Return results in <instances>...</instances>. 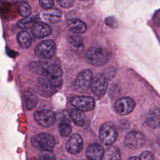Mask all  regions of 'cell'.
<instances>
[{
	"instance_id": "7402d4cb",
	"label": "cell",
	"mask_w": 160,
	"mask_h": 160,
	"mask_svg": "<svg viewBox=\"0 0 160 160\" xmlns=\"http://www.w3.org/2000/svg\"><path fill=\"white\" fill-rule=\"evenodd\" d=\"M68 42L71 48L77 51L82 52L84 50L83 40L79 36L72 35L68 37Z\"/></svg>"
},
{
	"instance_id": "ffe728a7",
	"label": "cell",
	"mask_w": 160,
	"mask_h": 160,
	"mask_svg": "<svg viewBox=\"0 0 160 160\" xmlns=\"http://www.w3.org/2000/svg\"><path fill=\"white\" fill-rule=\"evenodd\" d=\"M44 19L49 22L54 23L58 22L61 18V12L56 8H51L45 10L42 13Z\"/></svg>"
},
{
	"instance_id": "44dd1931",
	"label": "cell",
	"mask_w": 160,
	"mask_h": 160,
	"mask_svg": "<svg viewBox=\"0 0 160 160\" xmlns=\"http://www.w3.org/2000/svg\"><path fill=\"white\" fill-rule=\"evenodd\" d=\"M101 160H121L119 149L116 146H110L104 152Z\"/></svg>"
},
{
	"instance_id": "277c9868",
	"label": "cell",
	"mask_w": 160,
	"mask_h": 160,
	"mask_svg": "<svg viewBox=\"0 0 160 160\" xmlns=\"http://www.w3.org/2000/svg\"><path fill=\"white\" fill-rule=\"evenodd\" d=\"M92 73L89 69H84L81 71L76 76L74 88L76 91L79 92L86 91L91 86L92 80Z\"/></svg>"
},
{
	"instance_id": "5bb4252c",
	"label": "cell",
	"mask_w": 160,
	"mask_h": 160,
	"mask_svg": "<svg viewBox=\"0 0 160 160\" xmlns=\"http://www.w3.org/2000/svg\"><path fill=\"white\" fill-rule=\"evenodd\" d=\"M104 149L98 143L91 144L86 150V156L88 160H101L104 154Z\"/></svg>"
},
{
	"instance_id": "d6a6232c",
	"label": "cell",
	"mask_w": 160,
	"mask_h": 160,
	"mask_svg": "<svg viewBox=\"0 0 160 160\" xmlns=\"http://www.w3.org/2000/svg\"><path fill=\"white\" fill-rule=\"evenodd\" d=\"M128 160H140V158L136 156H132V157H131L129 159H128Z\"/></svg>"
},
{
	"instance_id": "8fae6325",
	"label": "cell",
	"mask_w": 160,
	"mask_h": 160,
	"mask_svg": "<svg viewBox=\"0 0 160 160\" xmlns=\"http://www.w3.org/2000/svg\"><path fill=\"white\" fill-rule=\"evenodd\" d=\"M83 146V141L81 136L78 134H73L68 139L66 144V148L68 152L72 154L79 153Z\"/></svg>"
},
{
	"instance_id": "52a82bcc",
	"label": "cell",
	"mask_w": 160,
	"mask_h": 160,
	"mask_svg": "<svg viewBox=\"0 0 160 160\" xmlns=\"http://www.w3.org/2000/svg\"><path fill=\"white\" fill-rule=\"evenodd\" d=\"M71 102L76 109L82 112L93 109L95 105L94 99L92 97L87 96H74L71 99Z\"/></svg>"
},
{
	"instance_id": "f1b7e54d",
	"label": "cell",
	"mask_w": 160,
	"mask_h": 160,
	"mask_svg": "<svg viewBox=\"0 0 160 160\" xmlns=\"http://www.w3.org/2000/svg\"><path fill=\"white\" fill-rule=\"evenodd\" d=\"M58 4L64 8H71L74 2V0H56Z\"/></svg>"
},
{
	"instance_id": "30bf717a",
	"label": "cell",
	"mask_w": 160,
	"mask_h": 160,
	"mask_svg": "<svg viewBox=\"0 0 160 160\" xmlns=\"http://www.w3.org/2000/svg\"><path fill=\"white\" fill-rule=\"evenodd\" d=\"M135 107L134 101L129 97H122L118 99L114 104L116 111L121 116L129 114Z\"/></svg>"
},
{
	"instance_id": "cb8c5ba5",
	"label": "cell",
	"mask_w": 160,
	"mask_h": 160,
	"mask_svg": "<svg viewBox=\"0 0 160 160\" xmlns=\"http://www.w3.org/2000/svg\"><path fill=\"white\" fill-rule=\"evenodd\" d=\"M38 17L37 16H28L20 19L17 24L18 26L21 29H29L31 28L33 25L37 22Z\"/></svg>"
},
{
	"instance_id": "9c48e42d",
	"label": "cell",
	"mask_w": 160,
	"mask_h": 160,
	"mask_svg": "<svg viewBox=\"0 0 160 160\" xmlns=\"http://www.w3.org/2000/svg\"><path fill=\"white\" fill-rule=\"evenodd\" d=\"M145 142V136L142 132L136 131L127 134L124 139L125 145L131 149H138L142 147Z\"/></svg>"
},
{
	"instance_id": "5b68a950",
	"label": "cell",
	"mask_w": 160,
	"mask_h": 160,
	"mask_svg": "<svg viewBox=\"0 0 160 160\" xmlns=\"http://www.w3.org/2000/svg\"><path fill=\"white\" fill-rule=\"evenodd\" d=\"M108 78L104 73L96 74L92 80L91 87L93 94L98 98L105 94L108 88Z\"/></svg>"
},
{
	"instance_id": "8992f818",
	"label": "cell",
	"mask_w": 160,
	"mask_h": 160,
	"mask_svg": "<svg viewBox=\"0 0 160 160\" xmlns=\"http://www.w3.org/2000/svg\"><path fill=\"white\" fill-rule=\"evenodd\" d=\"M36 55L41 59H50L52 58L56 52V45L52 40L41 41L35 48Z\"/></svg>"
},
{
	"instance_id": "4fadbf2b",
	"label": "cell",
	"mask_w": 160,
	"mask_h": 160,
	"mask_svg": "<svg viewBox=\"0 0 160 160\" xmlns=\"http://www.w3.org/2000/svg\"><path fill=\"white\" fill-rule=\"evenodd\" d=\"M31 31L34 36L38 39H41L49 36L51 34V28L46 23L37 21L31 28Z\"/></svg>"
},
{
	"instance_id": "6da1fadb",
	"label": "cell",
	"mask_w": 160,
	"mask_h": 160,
	"mask_svg": "<svg viewBox=\"0 0 160 160\" xmlns=\"http://www.w3.org/2000/svg\"><path fill=\"white\" fill-rule=\"evenodd\" d=\"M86 58L88 61L94 66H102L109 61L110 53L105 48L94 46L88 51Z\"/></svg>"
},
{
	"instance_id": "83f0119b",
	"label": "cell",
	"mask_w": 160,
	"mask_h": 160,
	"mask_svg": "<svg viewBox=\"0 0 160 160\" xmlns=\"http://www.w3.org/2000/svg\"><path fill=\"white\" fill-rule=\"evenodd\" d=\"M39 4L41 7L46 10L52 8L54 5L53 0H39Z\"/></svg>"
},
{
	"instance_id": "d6986e66",
	"label": "cell",
	"mask_w": 160,
	"mask_h": 160,
	"mask_svg": "<svg viewBox=\"0 0 160 160\" xmlns=\"http://www.w3.org/2000/svg\"><path fill=\"white\" fill-rule=\"evenodd\" d=\"M17 39L19 46L24 49L29 48L33 42V38L31 34L24 30H22L18 33Z\"/></svg>"
},
{
	"instance_id": "7a4b0ae2",
	"label": "cell",
	"mask_w": 160,
	"mask_h": 160,
	"mask_svg": "<svg viewBox=\"0 0 160 160\" xmlns=\"http://www.w3.org/2000/svg\"><path fill=\"white\" fill-rule=\"evenodd\" d=\"M99 139L104 144L110 146L113 144L118 137V130L112 122H106L102 124L99 132Z\"/></svg>"
},
{
	"instance_id": "d4e9b609",
	"label": "cell",
	"mask_w": 160,
	"mask_h": 160,
	"mask_svg": "<svg viewBox=\"0 0 160 160\" xmlns=\"http://www.w3.org/2000/svg\"><path fill=\"white\" fill-rule=\"evenodd\" d=\"M59 131L61 136L68 137L71 132V126L69 121L64 118L59 124Z\"/></svg>"
},
{
	"instance_id": "7c38bea8",
	"label": "cell",
	"mask_w": 160,
	"mask_h": 160,
	"mask_svg": "<svg viewBox=\"0 0 160 160\" xmlns=\"http://www.w3.org/2000/svg\"><path fill=\"white\" fill-rule=\"evenodd\" d=\"M37 89L38 92L44 96H52L56 91V88L52 84L49 79H41L37 82Z\"/></svg>"
},
{
	"instance_id": "ba28073f",
	"label": "cell",
	"mask_w": 160,
	"mask_h": 160,
	"mask_svg": "<svg viewBox=\"0 0 160 160\" xmlns=\"http://www.w3.org/2000/svg\"><path fill=\"white\" fill-rule=\"evenodd\" d=\"M34 118L36 121L42 127H49L53 125L56 121L55 114L48 109L37 111L34 114Z\"/></svg>"
},
{
	"instance_id": "484cf974",
	"label": "cell",
	"mask_w": 160,
	"mask_h": 160,
	"mask_svg": "<svg viewBox=\"0 0 160 160\" xmlns=\"http://www.w3.org/2000/svg\"><path fill=\"white\" fill-rule=\"evenodd\" d=\"M19 12L21 16H22L24 18L28 17L31 14V8L29 4L27 2H21L18 7Z\"/></svg>"
},
{
	"instance_id": "e0dca14e",
	"label": "cell",
	"mask_w": 160,
	"mask_h": 160,
	"mask_svg": "<svg viewBox=\"0 0 160 160\" xmlns=\"http://www.w3.org/2000/svg\"><path fill=\"white\" fill-rule=\"evenodd\" d=\"M49 63L45 61H32L29 64V68L31 71L39 75L46 76L48 71V68Z\"/></svg>"
},
{
	"instance_id": "2e32d148",
	"label": "cell",
	"mask_w": 160,
	"mask_h": 160,
	"mask_svg": "<svg viewBox=\"0 0 160 160\" xmlns=\"http://www.w3.org/2000/svg\"><path fill=\"white\" fill-rule=\"evenodd\" d=\"M146 124L151 128L155 129L160 126V109L154 108L149 111L146 118Z\"/></svg>"
},
{
	"instance_id": "1f68e13d",
	"label": "cell",
	"mask_w": 160,
	"mask_h": 160,
	"mask_svg": "<svg viewBox=\"0 0 160 160\" xmlns=\"http://www.w3.org/2000/svg\"><path fill=\"white\" fill-rule=\"evenodd\" d=\"M21 0H1L2 2L6 3H10V4H15L17 2H19Z\"/></svg>"
},
{
	"instance_id": "4316f807",
	"label": "cell",
	"mask_w": 160,
	"mask_h": 160,
	"mask_svg": "<svg viewBox=\"0 0 160 160\" xmlns=\"http://www.w3.org/2000/svg\"><path fill=\"white\" fill-rule=\"evenodd\" d=\"M106 24L112 28H115L118 26V21L114 16H109L105 19Z\"/></svg>"
},
{
	"instance_id": "836d02e7",
	"label": "cell",
	"mask_w": 160,
	"mask_h": 160,
	"mask_svg": "<svg viewBox=\"0 0 160 160\" xmlns=\"http://www.w3.org/2000/svg\"><path fill=\"white\" fill-rule=\"evenodd\" d=\"M82 1H84V0H82Z\"/></svg>"
},
{
	"instance_id": "f546056e",
	"label": "cell",
	"mask_w": 160,
	"mask_h": 160,
	"mask_svg": "<svg viewBox=\"0 0 160 160\" xmlns=\"http://www.w3.org/2000/svg\"><path fill=\"white\" fill-rule=\"evenodd\" d=\"M140 160H154L153 154L148 151L142 152L140 155Z\"/></svg>"
},
{
	"instance_id": "9a60e30c",
	"label": "cell",
	"mask_w": 160,
	"mask_h": 160,
	"mask_svg": "<svg viewBox=\"0 0 160 160\" xmlns=\"http://www.w3.org/2000/svg\"><path fill=\"white\" fill-rule=\"evenodd\" d=\"M66 24L69 31L76 34H82L85 32L87 29L86 24L83 21L77 18L69 19Z\"/></svg>"
},
{
	"instance_id": "4dcf8cb0",
	"label": "cell",
	"mask_w": 160,
	"mask_h": 160,
	"mask_svg": "<svg viewBox=\"0 0 160 160\" xmlns=\"http://www.w3.org/2000/svg\"><path fill=\"white\" fill-rule=\"evenodd\" d=\"M39 160H56V158L52 153L46 152L40 156Z\"/></svg>"
},
{
	"instance_id": "ac0fdd59",
	"label": "cell",
	"mask_w": 160,
	"mask_h": 160,
	"mask_svg": "<svg viewBox=\"0 0 160 160\" xmlns=\"http://www.w3.org/2000/svg\"><path fill=\"white\" fill-rule=\"evenodd\" d=\"M24 101L27 109L31 110L36 105L38 98L36 92L31 88H28L24 91Z\"/></svg>"
},
{
	"instance_id": "3957f363",
	"label": "cell",
	"mask_w": 160,
	"mask_h": 160,
	"mask_svg": "<svg viewBox=\"0 0 160 160\" xmlns=\"http://www.w3.org/2000/svg\"><path fill=\"white\" fill-rule=\"evenodd\" d=\"M32 145L36 149L49 151H51L55 144L54 137L48 133H39L34 136L31 139Z\"/></svg>"
},
{
	"instance_id": "603a6c76",
	"label": "cell",
	"mask_w": 160,
	"mask_h": 160,
	"mask_svg": "<svg viewBox=\"0 0 160 160\" xmlns=\"http://www.w3.org/2000/svg\"><path fill=\"white\" fill-rule=\"evenodd\" d=\"M71 118L73 122L79 126H82L85 124V116L82 111L75 108L72 109L70 112Z\"/></svg>"
}]
</instances>
